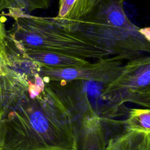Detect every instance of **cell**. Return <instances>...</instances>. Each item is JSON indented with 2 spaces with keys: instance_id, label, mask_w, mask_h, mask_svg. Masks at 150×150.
<instances>
[{
  "instance_id": "1",
  "label": "cell",
  "mask_w": 150,
  "mask_h": 150,
  "mask_svg": "<svg viewBox=\"0 0 150 150\" xmlns=\"http://www.w3.org/2000/svg\"><path fill=\"white\" fill-rule=\"evenodd\" d=\"M4 150H78L76 120L48 83L34 97L26 91L2 120Z\"/></svg>"
},
{
  "instance_id": "2",
  "label": "cell",
  "mask_w": 150,
  "mask_h": 150,
  "mask_svg": "<svg viewBox=\"0 0 150 150\" xmlns=\"http://www.w3.org/2000/svg\"><path fill=\"white\" fill-rule=\"evenodd\" d=\"M52 18L66 30L123 60H130L150 52L149 28H140L134 25L127 17L123 4L103 5L78 20Z\"/></svg>"
},
{
  "instance_id": "3",
  "label": "cell",
  "mask_w": 150,
  "mask_h": 150,
  "mask_svg": "<svg viewBox=\"0 0 150 150\" xmlns=\"http://www.w3.org/2000/svg\"><path fill=\"white\" fill-rule=\"evenodd\" d=\"M5 16L13 19L5 40L19 52H52L83 59H100L110 53L62 28L52 18L33 16L18 10Z\"/></svg>"
},
{
  "instance_id": "4",
  "label": "cell",
  "mask_w": 150,
  "mask_h": 150,
  "mask_svg": "<svg viewBox=\"0 0 150 150\" xmlns=\"http://www.w3.org/2000/svg\"><path fill=\"white\" fill-rule=\"evenodd\" d=\"M101 97L116 108L131 103L149 108V56L144 55L128 60L118 76L105 84Z\"/></svg>"
},
{
  "instance_id": "5",
  "label": "cell",
  "mask_w": 150,
  "mask_h": 150,
  "mask_svg": "<svg viewBox=\"0 0 150 150\" xmlns=\"http://www.w3.org/2000/svg\"><path fill=\"white\" fill-rule=\"evenodd\" d=\"M122 61L118 56H112L78 67L56 69L40 65L39 74L46 83L82 80L107 84L121 72L124 67Z\"/></svg>"
},
{
  "instance_id": "6",
  "label": "cell",
  "mask_w": 150,
  "mask_h": 150,
  "mask_svg": "<svg viewBox=\"0 0 150 150\" xmlns=\"http://www.w3.org/2000/svg\"><path fill=\"white\" fill-rule=\"evenodd\" d=\"M27 88V80L16 73L2 69L0 75L1 120L24 96Z\"/></svg>"
},
{
  "instance_id": "7",
  "label": "cell",
  "mask_w": 150,
  "mask_h": 150,
  "mask_svg": "<svg viewBox=\"0 0 150 150\" xmlns=\"http://www.w3.org/2000/svg\"><path fill=\"white\" fill-rule=\"evenodd\" d=\"M125 0H59L57 18L78 20L86 17L103 5L111 3L124 4Z\"/></svg>"
},
{
  "instance_id": "8",
  "label": "cell",
  "mask_w": 150,
  "mask_h": 150,
  "mask_svg": "<svg viewBox=\"0 0 150 150\" xmlns=\"http://www.w3.org/2000/svg\"><path fill=\"white\" fill-rule=\"evenodd\" d=\"M19 52L39 64L51 68L62 69L78 67L91 63L86 59L52 52L28 50Z\"/></svg>"
},
{
  "instance_id": "9",
  "label": "cell",
  "mask_w": 150,
  "mask_h": 150,
  "mask_svg": "<svg viewBox=\"0 0 150 150\" xmlns=\"http://www.w3.org/2000/svg\"><path fill=\"white\" fill-rule=\"evenodd\" d=\"M105 150H150V134L127 129L110 138Z\"/></svg>"
},
{
  "instance_id": "10",
  "label": "cell",
  "mask_w": 150,
  "mask_h": 150,
  "mask_svg": "<svg viewBox=\"0 0 150 150\" xmlns=\"http://www.w3.org/2000/svg\"><path fill=\"white\" fill-rule=\"evenodd\" d=\"M51 0H0V16L13 11H23L30 13L36 9H47Z\"/></svg>"
},
{
  "instance_id": "11",
  "label": "cell",
  "mask_w": 150,
  "mask_h": 150,
  "mask_svg": "<svg viewBox=\"0 0 150 150\" xmlns=\"http://www.w3.org/2000/svg\"><path fill=\"white\" fill-rule=\"evenodd\" d=\"M125 123L128 129L150 134L149 108H134L130 109Z\"/></svg>"
},
{
  "instance_id": "12",
  "label": "cell",
  "mask_w": 150,
  "mask_h": 150,
  "mask_svg": "<svg viewBox=\"0 0 150 150\" xmlns=\"http://www.w3.org/2000/svg\"><path fill=\"white\" fill-rule=\"evenodd\" d=\"M2 18L4 17L1 16L0 18V56H1L2 46L6 36V30L5 28L4 21L3 19H2Z\"/></svg>"
},
{
  "instance_id": "13",
  "label": "cell",
  "mask_w": 150,
  "mask_h": 150,
  "mask_svg": "<svg viewBox=\"0 0 150 150\" xmlns=\"http://www.w3.org/2000/svg\"><path fill=\"white\" fill-rule=\"evenodd\" d=\"M2 139V120H0V145H1Z\"/></svg>"
},
{
  "instance_id": "14",
  "label": "cell",
  "mask_w": 150,
  "mask_h": 150,
  "mask_svg": "<svg viewBox=\"0 0 150 150\" xmlns=\"http://www.w3.org/2000/svg\"><path fill=\"white\" fill-rule=\"evenodd\" d=\"M2 68H1V66H0V75H1V74L2 73Z\"/></svg>"
},
{
  "instance_id": "15",
  "label": "cell",
  "mask_w": 150,
  "mask_h": 150,
  "mask_svg": "<svg viewBox=\"0 0 150 150\" xmlns=\"http://www.w3.org/2000/svg\"><path fill=\"white\" fill-rule=\"evenodd\" d=\"M0 150H4V149H2V146H1V145H0Z\"/></svg>"
}]
</instances>
